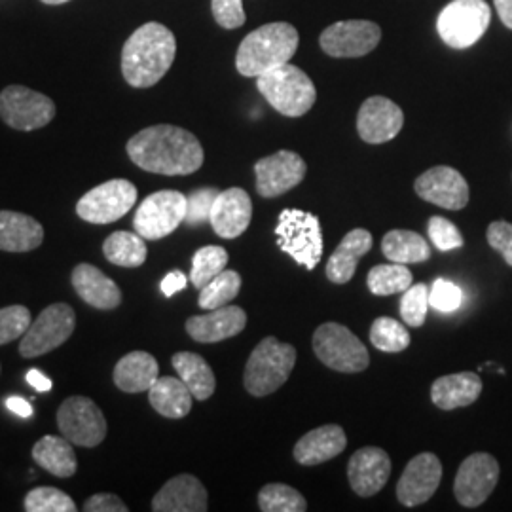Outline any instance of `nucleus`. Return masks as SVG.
Listing matches in <instances>:
<instances>
[{"instance_id": "obj_52", "label": "nucleus", "mask_w": 512, "mask_h": 512, "mask_svg": "<svg viewBox=\"0 0 512 512\" xmlns=\"http://www.w3.org/2000/svg\"><path fill=\"white\" fill-rule=\"evenodd\" d=\"M494 4L503 25L512 29V0H494Z\"/></svg>"}, {"instance_id": "obj_10", "label": "nucleus", "mask_w": 512, "mask_h": 512, "mask_svg": "<svg viewBox=\"0 0 512 512\" xmlns=\"http://www.w3.org/2000/svg\"><path fill=\"white\" fill-rule=\"evenodd\" d=\"M186 217V196L177 190H160L141 202L133 228L141 238L158 241L173 234Z\"/></svg>"}, {"instance_id": "obj_26", "label": "nucleus", "mask_w": 512, "mask_h": 512, "mask_svg": "<svg viewBox=\"0 0 512 512\" xmlns=\"http://www.w3.org/2000/svg\"><path fill=\"white\" fill-rule=\"evenodd\" d=\"M42 241L44 228L37 219L16 211H0V251L29 253Z\"/></svg>"}, {"instance_id": "obj_17", "label": "nucleus", "mask_w": 512, "mask_h": 512, "mask_svg": "<svg viewBox=\"0 0 512 512\" xmlns=\"http://www.w3.org/2000/svg\"><path fill=\"white\" fill-rule=\"evenodd\" d=\"M414 190L421 200L448 211H461L469 203V184L459 171L448 165H437L421 173Z\"/></svg>"}, {"instance_id": "obj_49", "label": "nucleus", "mask_w": 512, "mask_h": 512, "mask_svg": "<svg viewBox=\"0 0 512 512\" xmlns=\"http://www.w3.org/2000/svg\"><path fill=\"white\" fill-rule=\"evenodd\" d=\"M186 283H188V277L179 270H173L165 275L164 281H162V293L165 296H173V294L183 291Z\"/></svg>"}, {"instance_id": "obj_1", "label": "nucleus", "mask_w": 512, "mask_h": 512, "mask_svg": "<svg viewBox=\"0 0 512 512\" xmlns=\"http://www.w3.org/2000/svg\"><path fill=\"white\" fill-rule=\"evenodd\" d=\"M129 160L156 175H190L203 165V147L198 137L179 126L158 124L139 131L128 141Z\"/></svg>"}, {"instance_id": "obj_33", "label": "nucleus", "mask_w": 512, "mask_h": 512, "mask_svg": "<svg viewBox=\"0 0 512 512\" xmlns=\"http://www.w3.org/2000/svg\"><path fill=\"white\" fill-rule=\"evenodd\" d=\"M382 253L397 264H420L431 258V249L420 234L410 230H391L382 239Z\"/></svg>"}, {"instance_id": "obj_43", "label": "nucleus", "mask_w": 512, "mask_h": 512, "mask_svg": "<svg viewBox=\"0 0 512 512\" xmlns=\"http://www.w3.org/2000/svg\"><path fill=\"white\" fill-rule=\"evenodd\" d=\"M219 196L217 188H200L194 190L188 198H186V217L184 222L188 226H200L205 220L211 217V209L213 203Z\"/></svg>"}, {"instance_id": "obj_25", "label": "nucleus", "mask_w": 512, "mask_h": 512, "mask_svg": "<svg viewBox=\"0 0 512 512\" xmlns=\"http://www.w3.org/2000/svg\"><path fill=\"white\" fill-rule=\"evenodd\" d=\"M76 294L95 310H114L122 304L120 287L92 264H78L73 270Z\"/></svg>"}, {"instance_id": "obj_34", "label": "nucleus", "mask_w": 512, "mask_h": 512, "mask_svg": "<svg viewBox=\"0 0 512 512\" xmlns=\"http://www.w3.org/2000/svg\"><path fill=\"white\" fill-rule=\"evenodd\" d=\"M103 255L114 266L122 268H139L147 260V243L137 232L118 230L110 234L103 243Z\"/></svg>"}, {"instance_id": "obj_14", "label": "nucleus", "mask_w": 512, "mask_h": 512, "mask_svg": "<svg viewBox=\"0 0 512 512\" xmlns=\"http://www.w3.org/2000/svg\"><path fill=\"white\" fill-rule=\"evenodd\" d=\"M382 40V29L374 21L348 19L327 27L319 44L330 57H363L376 50Z\"/></svg>"}, {"instance_id": "obj_27", "label": "nucleus", "mask_w": 512, "mask_h": 512, "mask_svg": "<svg viewBox=\"0 0 512 512\" xmlns=\"http://www.w3.org/2000/svg\"><path fill=\"white\" fill-rule=\"evenodd\" d=\"M372 249V236L368 230L355 228L340 241L327 262V277L336 285H346L357 272L361 256Z\"/></svg>"}, {"instance_id": "obj_24", "label": "nucleus", "mask_w": 512, "mask_h": 512, "mask_svg": "<svg viewBox=\"0 0 512 512\" xmlns=\"http://www.w3.org/2000/svg\"><path fill=\"white\" fill-rule=\"evenodd\" d=\"M348 446V437L340 425H321L306 433L294 446V459L300 465L313 467L340 456Z\"/></svg>"}, {"instance_id": "obj_22", "label": "nucleus", "mask_w": 512, "mask_h": 512, "mask_svg": "<svg viewBox=\"0 0 512 512\" xmlns=\"http://www.w3.org/2000/svg\"><path fill=\"white\" fill-rule=\"evenodd\" d=\"M247 327V313L239 306H222L207 315H194L186 321V332L200 344H215L238 336Z\"/></svg>"}, {"instance_id": "obj_16", "label": "nucleus", "mask_w": 512, "mask_h": 512, "mask_svg": "<svg viewBox=\"0 0 512 512\" xmlns=\"http://www.w3.org/2000/svg\"><path fill=\"white\" fill-rule=\"evenodd\" d=\"M308 165L293 150H279L255 164L256 192L262 198H279L304 181Z\"/></svg>"}, {"instance_id": "obj_35", "label": "nucleus", "mask_w": 512, "mask_h": 512, "mask_svg": "<svg viewBox=\"0 0 512 512\" xmlns=\"http://www.w3.org/2000/svg\"><path fill=\"white\" fill-rule=\"evenodd\" d=\"M368 291L376 296H391V294L404 293L412 287V272L406 264H384L374 266L366 275Z\"/></svg>"}, {"instance_id": "obj_53", "label": "nucleus", "mask_w": 512, "mask_h": 512, "mask_svg": "<svg viewBox=\"0 0 512 512\" xmlns=\"http://www.w3.org/2000/svg\"><path fill=\"white\" fill-rule=\"evenodd\" d=\"M44 4H50V6H57V4H65V2H69V0H42Z\"/></svg>"}, {"instance_id": "obj_23", "label": "nucleus", "mask_w": 512, "mask_h": 512, "mask_svg": "<svg viewBox=\"0 0 512 512\" xmlns=\"http://www.w3.org/2000/svg\"><path fill=\"white\" fill-rule=\"evenodd\" d=\"M207 509V490L194 475L171 478L152 499L154 512H205Z\"/></svg>"}, {"instance_id": "obj_11", "label": "nucleus", "mask_w": 512, "mask_h": 512, "mask_svg": "<svg viewBox=\"0 0 512 512\" xmlns=\"http://www.w3.org/2000/svg\"><path fill=\"white\" fill-rule=\"evenodd\" d=\"M135 202V184L126 179H112L84 194L76 203V215L92 224H110L128 215Z\"/></svg>"}, {"instance_id": "obj_47", "label": "nucleus", "mask_w": 512, "mask_h": 512, "mask_svg": "<svg viewBox=\"0 0 512 512\" xmlns=\"http://www.w3.org/2000/svg\"><path fill=\"white\" fill-rule=\"evenodd\" d=\"M486 239L490 247L503 256V260L512 268V224L505 220H495L488 226Z\"/></svg>"}, {"instance_id": "obj_40", "label": "nucleus", "mask_w": 512, "mask_h": 512, "mask_svg": "<svg viewBox=\"0 0 512 512\" xmlns=\"http://www.w3.org/2000/svg\"><path fill=\"white\" fill-rule=\"evenodd\" d=\"M23 507L27 512H76L73 497L52 486L31 490L25 495Z\"/></svg>"}, {"instance_id": "obj_19", "label": "nucleus", "mask_w": 512, "mask_h": 512, "mask_svg": "<svg viewBox=\"0 0 512 512\" xmlns=\"http://www.w3.org/2000/svg\"><path fill=\"white\" fill-rule=\"evenodd\" d=\"M440 480H442L440 459L431 452L418 454L416 458L408 461L403 471V476L397 484V499L404 507L423 505L439 490Z\"/></svg>"}, {"instance_id": "obj_20", "label": "nucleus", "mask_w": 512, "mask_h": 512, "mask_svg": "<svg viewBox=\"0 0 512 512\" xmlns=\"http://www.w3.org/2000/svg\"><path fill=\"white\" fill-rule=\"evenodd\" d=\"M391 476V458L389 454L376 448L366 446L357 450L348 463V478L351 490L361 497L378 494Z\"/></svg>"}, {"instance_id": "obj_29", "label": "nucleus", "mask_w": 512, "mask_h": 512, "mask_svg": "<svg viewBox=\"0 0 512 512\" xmlns=\"http://www.w3.org/2000/svg\"><path fill=\"white\" fill-rule=\"evenodd\" d=\"M158 361L147 351H131L114 366V384L124 393L148 391L160 378Z\"/></svg>"}, {"instance_id": "obj_36", "label": "nucleus", "mask_w": 512, "mask_h": 512, "mask_svg": "<svg viewBox=\"0 0 512 512\" xmlns=\"http://www.w3.org/2000/svg\"><path fill=\"white\" fill-rule=\"evenodd\" d=\"M241 291V275L234 270H224L217 277H213L203 289H200V308L203 310H217L228 306Z\"/></svg>"}, {"instance_id": "obj_31", "label": "nucleus", "mask_w": 512, "mask_h": 512, "mask_svg": "<svg viewBox=\"0 0 512 512\" xmlns=\"http://www.w3.org/2000/svg\"><path fill=\"white\" fill-rule=\"evenodd\" d=\"M171 365L177 370L196 401H207L217 389V380L213 368L207 365L202 355L192 351H179L173 355Z\"/></svg>"}, {"instance_id": "obj_18", "label": "nucleus", "mask_w": 512, "mask_h": 512, "mask_svg": "<svg viewBox=\"0 0 512 512\" xmlns=\"http://www.w3.org/2000/svg\"><path fill=\"white\" fill-rule=\"evenodd\" d=\"M403 126V109L382 95L366 99L357 114L359 137L368 145H382L393 141L401 133Z\"/></svg>"}, {"instance_id": "obj_13", "label": "nucleus", "mask_w": 512, "mask_h": 512, "mask_svg": "<svg viewBox=\"0 0 512 512\" xmlns=\"http://www.w3.org/2000/svg\"><path fill=\"white\" fill-rule=\"evenodd\" d=\"M57 425L65 439L82 448H95L107 437L103 410L88 397H69L57 410Z\"/></svg>"}, {"instance_id": "obj_5", "label": "nucleus", "mask_w": 512, "mask_h": 512, "mask_svg": "<svg viewBox=\"0 0 512 512\" xmlns=\"http://www.w3.org/2000/svg\"><path fill=\"white\" fill-rule=\"evenodd\" d=\"M296 365V349L291 344H283L274 336L264 338L251 353L243 384L253 397L272 395L279 387L287 384Z\"/></svg>"}, {"instance_id": "obj_44", "label": "nucleus", "mask_w": 512, "mask_h": 512, "mask_svg": "<svg viewBox=\"0 0 512 512\" xmlns=\"http://www.w3.org/2000/svg\"><path fill=\"white\" fill-rule=\"evenodd\" d=\"M429 238L440 251H452L463 247V238L458 226L444 217H431L427 224Z\"/></svg>"}, {"instance_id": "obj_7", "label": "nucleus", "mask_w": 512, "mask_h": 512, "mask_svg": "<svg viewBox=\"0 0 512 512\" xmlns=\"http://www.w3.org/2000/svg\"><path fill=\"white\" fill-rule=\"evenodd\" d=\"M313 351L323 365L344 374L363 372L370 365L363 342L340 323H323L315 330Z\"/></svg>"}, {"instance_id": "obj_48", "label": "nucleus", "mask_w": 512, "mask_h": 512, "mask_svg": "<svg viewBox=\"0 0 512 512\" xmlns=\"http://www.w3.org/2000/svg\"><path fill=\"white\" fill-rule=\"evenodd\" d=\"M86 512H128V505L114 494H95L84 503Z\"/></svg>"}, {"instance_id": "obj_28", "label": "nucleus", "mask_w": 512, "mask_h": 512, "mask_svg": "<svg viewBox=\"0 0 512 512\" xmlns=\"http://www.w3.org/2000/svg\"><path fill=\"white\" fill-rule=\"evenodd\" d=\"M482 393V380L475 372L442 376L431 387V401L440 410H456L476 403Z\"/></svg>"}, {"instance_id": "obj_12", "label": "nucleus", "mask_w": 512, "mask_h": 512, "mask_svg": "<svg viewBox=\"0 0 512 512\" xmlns=\"http://www.w3.org/2000/svg\"><path fill=\"white\" fill-rule=\"evenodd\" d=\"M0 118L18 131H35L55 118V103L25 86H8L0 93Z\"/></svg>"}, {"instance_id": "obj_51", "label": "nucleus", "mask_w": 512, "mask_h": 512, "mask_svg": "<svg viewBox=\"0 0 512 512\" xmlns=\"http://www.w3.org/2000/svg\"><path fill=\"white\" fill-rule=\"evenodd\" d=\"M27 382L33 385L40 393H48L52 389V380L48 376H44L40 370H29Z\"/></svg>"}, {"instance_id": "obj_15", "label": "nucleus", "mask_w": 512, "mask_h": 512, "mask_svg": "<svg viewBox=\"0 0 512 512\" xmlns=\"http://www.w3.org/2000/svg\"><path fill=\"white\" fill-rule=\"evenodd\" d=\"M499 473V463L490 454L476 452L465 459L454 480V495L459 505L476 509L484 501H488L499 482Z\"/></svg>"}, {"instance_id": "obj_38", "label": "nucleus", "mask_w": 512, "mask_h": 512, "mask_svg": "<svg viewBox=\"0 0 512 512\" xmlns=\"http://www.w3.org/2000/svg\"><path fill=\"white\" fill-rule=\"evenodd\" d=\"M228 264V253L224 247L219 245H207L192 258V272H190V281L196 289H203L213 277H217L220 272L226 270Z\"/></svg>"}, {"instance_id": "obj_6", "label": "nucleus", "mask_w": 512, "mask_h": 512, "mask_svg": "<svg viewBox=\"0 0 512 512\" xmlns=\"http://www.w3.org/2000/svg\"><path fill=\"white\" fill-rule=\"evenodd\" d=\"M277 245L306 270H315L323 256L321 222L308 211L285 209L275 226Z\"/></svg>"}, {"instance_id": "obj_42", "label": "nucleus", "mask_w": 512, "mask_h": 512, "mask_svg": "<svg viewBox=\"0 0 512 512\" xmlns=\"http://www.w3.org/2000/svg\"><path fill=\"white\" fill-rule=\"evenodd\" d=\"M31 311L25 306H8L0 310V346L21 338L31 327Z\"/></svg>"}, {"instance_id": "obj_46", "label": "nucleus", "mask_w": 512, "mask_h": 512, "mask_svg": "<svg viewBox=\"0 0 512 512\" xmlns=\"http://www.w3.org/2000/svg\"><path fill=\"white\" fill-rule=\"evenodd\" d=\"M213 16L222 29H238L245 23L243 0H211Z\"/></svg>"}, {"instance_id": "obj_9", "label": "nucleus", "mask_w": 512, "mask_h": 512, "mask_svg": "<svg viewBox=\"0 0 512 512\" xmlns=\"http://www.w3.org/2000/svg\"><path fill=\"white\" fill-rule=\"evenodd\" d=\"M76 329V313L65 302L50 304L40 311L31 327L21 336L19 353L25 359H35L63 346Z\"/></svg>"}, {"instance_id": "obj_37", "label": "nucleus", "mask_w": 512, "mask_h": 512, "mask_svg": "<svg viewBox=\"0 0 512 512\" xmlns=\"http://www.w3.org/2000/svg\"><path fill=\"white\" fill-rule=\"evenodd\" d=\"M258 507L262 512L308 511L306 499L287 484H266L258 494Z\"/></svg>"}, {"instance_id": "obj_3", "label": "nucleus", "mask_w": 512, "mask_h": 512, "mask_svg": "<svg viewBox=\"0 0 512 512\" xmlns=\"http://www.w3.org/2000/svg\"><path fill=\"white\" fill-rule=\"evenodd\" d=\"M298 31L291 23H268L243 38L236 55L241 76L258 78L289 63L298 50Z\"/></svg>"}, {"instance_id": "obj_50", "label": "nucleus", "mask_w": 512, "mask_h": 512, "mask_svg": "<svg viewBox=\"0 0 512 512\" xmlns=\"http://www.w3.org/2000/svg\"><path fill=\"white\" fill-rule=\"evenodd\" d=\"M6 406H8V410H12L14 414H18L21 418H31L33 416V406L21 397H8Z\"/></svg>"}, {"instance_id": "obj_32", "label": "nucleus", "mask_w": 512, "mask_h": 512, "mask_svg": "<svg viewBox=\"0 0 512 512\" xmlns=\"http://www.w3.org/2000/svg\"><path fill=\"white\" fill-rule=\"evenodd\" d=\"M33 459L44 471L57 478H69L78 469L73 442L65 437H42L33 448Z\"/></svg>"}, {"instance_id": "obj_45", "label": "nucleus", "mask_w": 512, "mask_h": 512, "mask_svg": "<svg viewBox=\"0 0 512 512\" xmlns=\"http://www.w3.org/2000/svg\"><path fill=\"white\" fill-rule=\"evenodd\" d=\"M463 300V294L456 283L446 281V279H437L433 287L429 289V304L442 313L458 310Z\"/></svg>"}, {"instance_id": "obj_21", "label": "nucleus", "mask_w": 512, "mask_h": 512, "mask_svg": "<svg viewBox=\"0 0 512 512\" xmlns=\"http://www.w3.org/2000/svg\"><path fill=\"white\" fill-rule=\"evenodd\" d=\"M253 219V202L241 188H228L219 192L213 203L209 222L215 234L222 239H236L249 228Z\"/></svg>"}, {"instance_id": "obj_2", "label": "nucleus", "mask_w": 512, "mask_h": 512, "mask_svg": "<svg viewBox=\"0 0 512 512\" xmlns=\"http://www.w3.org/2000/svg\"><path fill=\"white\" fill-rule=\"evenodd\" d=\"M177 54L175 35L156 21L139 27L122 50V74L131 88H152L171 69Z\"/></svg>"}, {"instance_id": "obj_8", "label": "nucleus", "mask_w": 512, "mask_h": 512, "mask_svg": "<svg viewBox=\"0 0 512 512\" xmlns=\"http://www.w3.org/2000/svg\"><path fill=\"white\" fill-rule=\"evenodd\" d=\"M492 12L486 0H452L440 12L437 29L450 48L465 50L488 31Z\"/></svg>"}, {"instance_id": "obj_41", "label": "nucleus", "mask_w": 512, "mask_h": 512, "mask_svg": "<svg viewBox=\"0 0 512 512\" xmlns=\"http://www.w3.org/2000/svg\"><path fill=\"white\" fill-rule=\"evenodd\" d=\"M431 308L429 304V289L425 283L412 285L410 289H406L401 298V317L406 325L418 329L425 319H427V310Z\"/></svg>"}, {"instance_id": "obj_39", "label": "nucleus", "mask_w": 512, "mask_h": 512, "mask_svg": "<svg viewBox=\"0 0 512 512\" xmlns=\"http://www.w3.org/2000/svg\"><path fill=\"white\" fill-rule=\"evenodd\" d=\"M372 346L384 353H399L410 346V334L391 317H378L370 327Z\"/></svg>"}, {"instance_id": "obj_4", "label": "nucleus", "mask_w": 512, "mask_h": 512, "mask_svg": "<svg viewBox=\"0 0 512 512\" xmlns=\"http://www.w3.org/2000/svg\"><path fill=\"white\" fill-rule=\"evenodd\" d=\"M256 88L279 114L300 118L310 112L317 99L315 84L296 65L285 63L256 78Z\"/></svg>"}, {"instance_id": "obj_30", "label": "nucleus", "mask_w": 512, "mask_h": 512, "mask_svg": "<svg viewBox=\"0 0 512 512\" xmlns=\"http://www.w3.org/2000/svg\"><path fill=\"white\" fill-rule=\"evenodd\" d=\"M148 401L160 416L169 420H181L190 414L194 395L181 378L164 376L158 378L148 389Z\"/></svg>"}]
</instances>
